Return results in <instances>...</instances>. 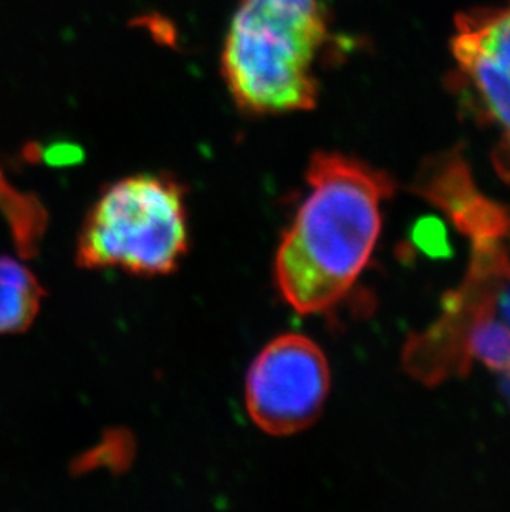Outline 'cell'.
I'll list each match as a JSON object with an SVG mask.
<instances>
[{"label":"cell","mask_w":510,"mask_h":512,"mask_svg":"<svg viewBox=\"0 0 510 512\" xmlns=\"http://www.w3.org/2000/svg\"><path fill=\"white\" fill-rule=\"evenodd\" d=\"M44 299L42 285L20 262L0 257V334L29 329Z\"/></svg>","instance_id":"8"},{"label":"cell","mask_w":510,"mask_h":512,"mask_svg":"<svg viewBox=\"0 0 510 512\" xmlns=\"http://www.w3.org/2000/svg\"><path fill=\"white\" fill-rule=\"evenodd\" d=\"M330 392L322 348L304 335H282L259 353L246 382V405L260 430L289 436L318 420Z\"/></svg>","instance_id":"6"},{"label":"cell","mask_w":510,"mask_h":512,"mask_svg":"<svg viewBox=\"0 0 510 512\" xmlns=\"http://www.w3.org/2000/svg\"><path fill=\"white\" fill-rule=\"evenodd\" d=\"M414 241L418 242V246L429 254H441L446 249V236H444L441 224L436 223L434 219L431 221H423L414 229Z\"/></svg>","instance_id":"12"},{"label":"cell","mask_w":510,"mask_h":512,"mask_svg":"<svg viewBox=\"0 0 510 512\" xmlns=\"http://www.w3.org/2000/svg\"><path fill=\"white\" fill-rule=\"evenodd\" d=\"M451 52L454 92L479 125L496 133L492 165L510 184V9L458 15Z\"/></svg>","instance_id":"5"},{"label":"cell","mask_w":510,"mask_h":512,"mask_svg":"<svg viewBox=\"0 0 510 512\" xmlns=\"http://www.w3.org/2000/svg\"><path fill=\"white\" fill-rule=\"evenodd\" d=\"M411 191L441 209L471 244L510 241V211L477 188L459 148L429 156Z\"/></svg>","instance_id":"7"},{"label":"cell","mask_w":510,"mask_h":512,"mask_svg":"<svg viewBox=\"0 0 510 512\" xmlns=\"http://www.w3.org/2000/svg\"><path fill=\"white\" fill-rule=\"evenodd\" d=\"M307 198L275 257V282L300 315L327 314L357 284L381 232L395 179L365 161L320 151L308 161Z\"/></svg>","instance_id":"1"},{"label":"cell","mask_w":510,"mask_h":512,"mask_svg":"<svg viewBox=\"0 0 510 512\" xmlns=\"http://www.w3.org/2000/svg\"><path fill=\"white\" fill-rule=\"evenodd\" d=\"M467 352L472 363L481 362L494 372H510V327L497 317L477 322L467 340Z\"/></svg>","instance_id":"10"},{"label":"cell","mask_w":510,"mask_h":512,"mask_svg":"<svg viewBox=\"0 0 510 512\" xmlns=\"http://www.w3.org/2000/svg\"><path fill=\"white\" fill-rule=\"evenodd\" d=\"M328 37L322 0H239L221 50L232 102L252 116L313 110Z\"/></svg>","instance_id":"2"},{"label":"cell","mask_w":510,"mask_h":512,"mask_svg":"<svg viewBox=\"0 0 510 512\" xmlns=\"http://www.w3.org/2000/svg\"><path fill=\"white\" fill-rule=\"evenodd\" d=\"M0 209L4 211V216L14 232L20 254L25 257L34 256L47 224L44 208L37 199L12 188L2 171H0Z\"/></svg>","instance_id":"9"},{"label":"cell","mask_w":510,"mask_h":512,"mask_svg":"<svg viewBox=\"0 0 510 512\" xmlns=\"http://www.w3.org/2000/svg\"><path fill=\"white\" fill-rule=\"evenodd\" d=\"M189 246L184 189L163 174L121 179L98 198L78 236L83 269L136 276L176 271Z\"/></svg>","instance_id":"3"},{"label":"cell","mask_w":510,"mask_h":512,"mask_svg":"<svg viewBox=\"0 0 510 512\" xmlns=\"http://www.w3.org/2000/svg\"><path fill=\"white\" fill-rule=\"evenodd\" d=\"M135 458V440L128 431H110L103 436L102 443L87 451L82 458L75 461V473H90L93 469H110L120 473L130 466Z\"/></svg>","instance_id":"11"},{"label":"cell","mask_w":510,"mask_h":512,"mask_svg":"<svg viewBox=\"0 0 510 512\" xmlns=\"http://www.w3.org/2000/svg\"><path fill=\"white\" fill-rule=\"evenodd\" d=\"M464 281L443 299V314L403 347V368L418 382L434 387L449 378L466 377L472 360L467 352L471 330L486 317H501L502 290L510 282V242L471 244Z\"/></svg>","instance_id":"4"},{"label":"cell","mask_w":510,"mask_h":512,"mask_svg":"<svg viewBox=\"0 0 510 512\" xmlns=\"http://www.w3.org/2000/svg\"><path fill=\"white\" fill-rule=\"evenodd\" d=\"M499 309H501V319L510 327V282L502 290Z\"/></svg>","instance_id":"13"}]
</instances>
